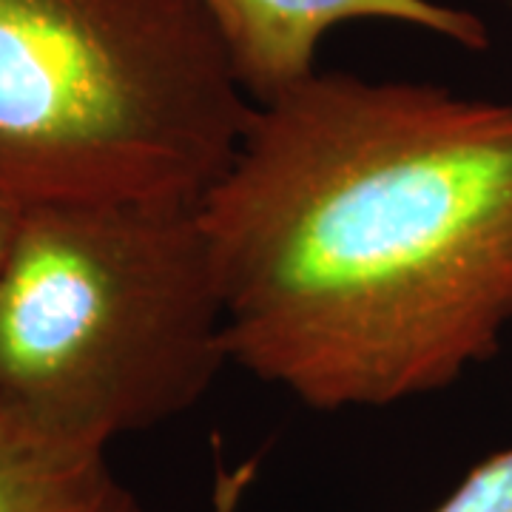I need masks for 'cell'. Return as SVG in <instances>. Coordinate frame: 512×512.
Segmentation results:
<instances>
[{"label":"cell","mask_w":512,"mask_h":512,"mask_svg":"<svg viewBox=\"0 0 512 512\" xmlns=\"http://www.w3.org/2000/svg\"><path fill=\"white\" fill-rule=\"evenodd\" d=\"M15 222H18V211H9V208L0 205V265L6 259L9 242H12V234H15Z\"/></svg>","instance_id":"7"},{"label":"cell","mask_w":512,"mask_h":512,"mask_svg":"<svg viewBox=\"0 0 512 512\" xmlns=\"http://www.w3.org/2000/svg\"><path fill=\"white\" fill-rule=\"evenodd\" d=\"M197 211L228 362L313 410L444 390L512 328V100L313 72Z\"/></svg>","instance_id":"1"},{"label":"cell","mask_w":512,"mask_h":512,"mask_svg":"<svg viewBox=\"0 0 512 512\" xmlns=\"http://www.w3.org/2000/svg\"><path fill=\"white\" fill-rule=\"evenodd\" d=\"M217 29L242 89L268 103L316 69L322 40L342 23L384 20L444 37L470 52L490 46L487 23L439 0H197Z\"/></svg>","instance_id":"4"},{"label":"cell","mask_w":512,"mask_h":512,"mask_svg":"<svg viewBox=\"0 0 512 512\" xmlns=\"http://www.w3.org/2000/svg\"><path fill=\"white\" fill-rule=\"evenodd\" d=\"M0 512H143L109 447L40 430L0 407Z\"/></svg>","instance_id":"5"},{"label":"cell","mask_w":512,"mask_h":512,"mask_svg":"<svg viewBox=\"0 0 512 512\" xmlns=\"http://www.w3.org/2000/svg\"><path fill=\"white\" fill-rule=\"evenodd\" d=\"M197 208L20 211L0 265V407L109 447L200 402L231 362Z\"/></svg>","instance_id":"3"},{"label":"cell","mask_w":512,"mask_h":512,"mask_svg":"<svg viewBox=\"0 0 512 512\" xmlns=\"http://www.w3.org/2000/svg\"><path fill=\"white\" fill-rule=\"evenodd\" d=\"M256 103L197 0H0V205H200Z\"/></svg>","instance_id":"2"},{"label":"cell","mask_w":512,"mask_h":512,"mask_svg":"<svg viewBox=\"0 0 512 512\" xmlns=\"http://www.w3.org/2000/svg\"><path fill=\"white\" fill-rule=\"evenodd\" d=\"M248 478L251 467L234 473L220 470L214 490V512H237L239 495ZM433 512H512V447L476 464Z\"/></svg>","instance_id":"6"}]
</instances>
